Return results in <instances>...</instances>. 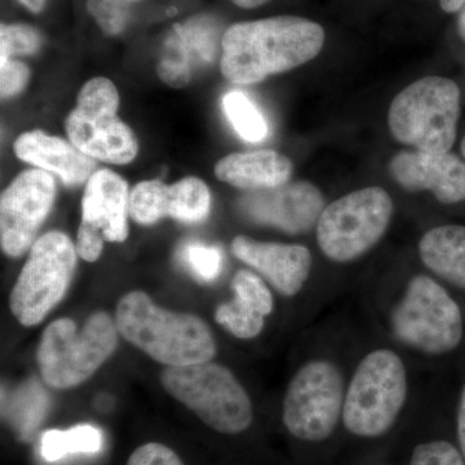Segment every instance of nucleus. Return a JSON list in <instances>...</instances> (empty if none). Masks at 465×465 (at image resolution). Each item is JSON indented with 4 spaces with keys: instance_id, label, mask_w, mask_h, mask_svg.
Masks as SVG:
<instances>
[{
    "instance_id": "nucleus-1",
    "label": "nucleus",
    "mask_w": 465,
    "mask_h": 465,
    "mask_svg": "<svg viewBox=\"0 0 465 465\" xmlns=\"http://www.w3.org/2000/svg\"><path fill=\"white\" fill-rule=\"evenodd\" d=\"M320 24L295 16L238 23L222 38L220 69L235 84H256L313 60L324 45Z\"/></svg>"
},
{
    "instance_id": "nucleus-2",
    "label": "nucleus",
    "mask_w": 465,
    "mask_h": 465,
    "mask_svg": "<svg viewBox=\"0 0 465 465\" xmlns=\"http://www.w3.org/2000/svg\"><path fill=\"white\" fill-rule=\"evenodd\" d=\"M115 324L125 341L167 367L210 362L216 354L215 339L202 318L159 308L142 291L119 300Z\"/></svg>"
},
{
    "instance_id": "nucleus-3",
    "label": "nucleus",
    "mask_w": 465,
    "mask_h": 465,
    "mask_svg": "<svg viewBox=\"0 0 465 465\" xmlns=\"http://www.w3.org/2000/svg\"><path fill=\"white\" fill-rule=\"evenodd\" d=\"M409 394L402 358L391 349H375L358 363L345 391L342 424L360 439L384 436L399 420Z\"/></svg>"
},
{
    "instance_id": "nucleus-4",
    "label": "nucleus",
    "mask_w": 465,
    "mask_h": 465,
    "mask_svg": "<svg viewBox=\"0 0 465 465\" xmlns=\"http://www.w3.org/2000/svg\"><path fill=\"white\" fill-rule=\"evenodd\" d=\"M118 332L105 312L92 314L81 330L69 318L54 321L43 332L36 351L43 381L57 390L84 384L114 353Z\"/></svg>"
},
{
    "instance_id": "nucleus-5",
    "label": "nucleus",
    "mask_w": 465,
    "mask_h": 465,
    "mask_svg": "<svg viewBox=\"0 0 465 465\" xmlns=\"http://www.w3.org/2000/svg\"><path fill=\"white\" fill-rule=\"evenodd\" d=\"M460 90L454 81L427 76L391 101L388 124L397 142L433 154L449 153L457 140Z\"/></svg>"
},
{
    "instance_id": "nucleus-6",
    "label": "nucleus",
    "mask_w": 465,
    "mask_h": 465,
    "mask_svg": "<svg viewBox=\"0 0 465 465\" xmlns=\"http://www.w3.org/2000/svg\"><path fill=\"white\" fill-rule=\"evenodd\" d=\"M397 341L427 356H445L464 338V316L457 300L433 278L412 277L391 314Z\"/></svg>"
},
{
    "instance_id": "nucleus-7",
    "label": "nucleus",
    "mask_w": 465,
    "mask_h": 465,
    "mask_svg": "<svg viewBox=\"0 0 465 465\" xmlns=\"http://www.w3.org/2000/svg\"><path fill=\"white\" fill-rule=\"evenodd\" d=\"M162 387L194 412L208 427L223 434H240L253 420L252 402L231 370L213 362L166 367Z\"/></svg>"
},
{
    "instance_id": "nucleus-8",
    "label": "nucleus",
    "mask_w": 465,
    "mask_h": 465,
    "mask_svg": "<svg viewBox=\"0 0 465 465\" xmlns=\"http://www.w3.org/2000/svg\"><path fill=\"white\" fill-rule=\"evenodd\" d=\"M393 210L391 195L379 186L349 193L324 207L317 224L318 246L333 262H354L384 237Z\"/></svg>"
},
{
    "instance_id": "nucleus-9",
    "label": "nucleus",
    "mask_w": 465,
    "mask_h": 465,
    "mask_svg": "<svg viewBox=\"0 0 465 465\" xmlns=\"http://www.w3.org/2000/svg\"><path fill=\"white\" fill-rule=\"evenodd\" d=\"M119 101L114 84L99 76L85 82L67 115V139L94 161L127 164L139 153L134 131L118 116Z\"/></svg>"
},
{
    "instance_id": "nucleus-10",
    "label": "nucleus",
    "mask_w": 465,
    "mask_h": 465,
    "mask_svg": "<svg viewBox=\"0 0 465 465\" xmlns=\"http://www.w3.org/2000/svg\"><path fill=\"white\" fill-rule=\"evenodd\" d=\"M78 252L63 232H45L34 242L23 271L9 296V308L23 326L41 323L66 295Z\"/></svg>"
},
{
    "instance_id": "nucleus-11",
    "label": "nucleus",
    "mask_w": 465,
    "mask_h": 465,
    "mask_svg": "<svg viewBox=\"0 0 465 465\" xmlns=\"http://www.w3.org/2000/svg\"><path fill=\"white\" fill-rule=\"evenodd\" d=\"M341 369L327 360L311 361L291 379L283 399L282 420L291 436L323 442L342 419L345 400Z\"/></svg>"
},
{
    "instance_id": "nucleus-12",
    "label": "nucleus",
    "mask_w": 465,
    "mask_h": 465,
    "mask_svg": "<svg viewBox=\"0 0 465 465\" xmlns=\"http://www.w3.org/2000/svg\"><path fill=\"white\" fill-rule=\"evenodd\" d=\"M130 191L124 177L114 171H96L82 198V222L76 232V252L88 262L103 253L104 241L121 243L128 237Z\"/></svg>"
},
{
    "instance_id": "nucleus-13",
    "label": "nucleus",
    "mask_w": 465,
    "mask_h": 465,
    "mask_svg": "<svg viewBox=\"0 0 465 465\" xmlns=\"http://www.w3.org/2000/svg\"><path fill=\"white\" fill-rule=\"evenodd\" d=\"M56 182L47 171L34 168L18 174L0 198V243L3 252L20 258L32 249L36 234L56 201Z\"/></svg>"
},
{
    "instance_id": "nucleus-14",
    "label": "nucleus",
    "mask_w": 465,
    "mask_h": 465,
    "mask_svg": "<svg viewBox=\"0 0 465 465\" xmlns=\"http://www.w3.org/2000/svg\"><path fill=\"white\" fill-rule=\"evenodd\" d=\"M324 198L309 182L287 183L273 189L247 193L240 200L243 215L256 224L273 226L289 234H302L317 226Z\"/></svg>"
},
{
    "instance_id": "nucleus-15",
    "label": "nucleus",
    "mask_w": 465,
    "mask_h": 465,
    "mask_svg": "<svg viewBox=\"0 0 465 465\" xmlns=\"http://www.w3.org/2000/svg\"><path fill=\"white\" fill-rule=\"evenodd\" d=\"M391 177L407 192H432L443 204L465 201V162L451 153H399L390 164Z\"/></svg>"
},
{
    "instance_id": "nucleus-16",
    "label": "nucleus",
    "mask_w": 465,
    "mask_h": 465,
    "mask_svg": "<svg viewBox=\"0 0 465 465\" xmlns=\"http://www.w3.org/2000/svg\"><path fill=\"white\" fill-rule=\"evenodd\" d=\"M232 252L287 298L302 290L313 264L311 251L302 244L260 242L244 235L232 240Z\"/></svg>"
},
{
    "instance_id": "nucleus-17",
    "label": "nucleus",
    "mask_w": 465,
    "mask_h": 465,
    "mask_svg": "<svg viewBox=\"0 0 465 465\" xmlns=\"http://www.w3.org/2000/svg\"><path fill=\"white\" fill-rule=\"evenodd\" d=\"M15 154L39 170L56 174L69 188L82 185L96 173V161L74 143L35 130L24 133L14 143Z\"/></svg>"
},
{
    "instance_id": "nucleus-18",
    "label": "nucleus",
    "mask_w": 465,
    "mask_h": 465,
    "mask_svg": "<svg viewBox=\"0 0 465 465\" xmlns=\"http://www.w3.org/2000/svg\"><path fill=\"white\" fill-rule=\"evenodd\" d=\"M292 162L274 150L234 153L220 159L215 176L235 188L255 192L273 189L289 183Z\"/></svg>"
},
{
    "instance_id": "nucleus-19",
    "label": "nucleus",
    "mask_w": 465,
    "mask_h": 465,
    "mask_svg": "<svg viewBox=\"0 0 465 465\" xmlns=\"http://www.w3.org/2000/svg\"><path fill=\"white\" fill-rule=\"evenodd\" d=\"M421 262L440 280L465 290V226H436L419 242Z\"/></svg>"
},
{
    "instance_id": "nucleus-20",
    "label": "nucleus",
    "mask_w": 465,
    "mask_h": 465,
    "mask_svg": "<svg viewBox=\"0 0 465 465\" xmlns=\"http://www.w3.org/2000/svg\"><path fill=\"white\" fill-rule=\"evenodd\" d=\"M103 446V433L90 424L73 427L69 430H51L43 433L41 454L47 461H57L72 454H94Z\"/></svg>"
},
{
    "instance_id": "nucleus-21",
    "label": "nucleus",
    "mask_w": 465,
    "mask_h": 465,
    "mask_svg": "<svg viewBox=\"0 0 465 465\" xmlns=\"http://www.w3.org/2000/svg\"><path fill=\"white\" fill-rule=\"evenodd\" d=\"M211 202L206 183L198 177H185L170 186L168 217L183 224H198L210 215Z\"/></svg>"
},
{
    "instance_id": "nucleus-22",
    "label": "nucleus",
    "mask_w": 465,
    "mask_h": 465,
    "mask_svg": "<svg viewBox=\"0 0 465 465\" xmlns=\"http://www.w3.org/2000/svg\"><path fill=\"white\" fill-rule=\"evenodd\" d=\"M173 29L179 34L183 47L188 51L193 65L213 63L219 45V24L215 18L200 15L189 18L185 24H176Z\"/></svg>"
},
{
    "instance_id": "nucleus-23",
    "label": "nucleus",
    "mask_w": 465,
    "mask_h": 465,
    "mask_svg": "<svg viewBox=\"0 0 465 465\" xmlns=\"http://www.w3.org/2000/svg\"><path fill=\"white\" fill-rule=\"evenodd\" d=\"M223 109L242 139L249 143H262L268 137L269 128L264 115L243 92H228L223 97Z\"/></svg>"
},
{
    "instance_id": "nucleus-24",
    "label": "nucleus",
    "mask_w": 465,
    "mask_h": 465,
    "mask_svg": "<svg viewBox=\"0 0 465 465\" xmlns=\"http://www.w3.org/2000/svg\"><path fill=\"white\" fill-rule=\"evenodd\" d=\"M170 186L161 180L142 182L130 193V216L137 224L150 226L168 217Z\"/></svg>"
},
{
    "instance_id": "nucleus-25",
    "label": "nucleus",
    "mask_w": 465,
    "mask_h": 465,
    "mask_svg": "<svg viewBox=\"0 0 465 465\" xmlns=\"http://www.w3.org/2000/svg\"><path fill=\"white\" fill-rule=\"evenodd\" d=\"M193 65L188 51L183 47L179 34L170 33L159 58L157 72L163 84L173 88H183L191 82Z\"/></svg>"
},
{
    "instance_id": "nucleus-26",
    "label": "nucleus",
    "mask_w": 465,
    "mask_h": 465,
    "mask_svg": "<svg viewBox=\"0 0 465 465\" xmlns=\"http://www.w3.org/2000/svg\"><path fill=\"white\" fill-rule=\"evenodd\" d=\"M180 262L195 281L211 283L222 273L224 253L220 247L207 246L200 241H191L180 250Z\"/></svg>"
},
{
    "instance_id": "nucleus-27",
    "label": "nucleus",
    "mask_w": 465,
    "mask_h": 465,
    "mask_svg": "<svg viewBox=\"0 0 465 465\" xmlns=\"http://www.w3.org/2000/svg\"><path fill=\"white\" fill-rule=\"evenodd\" d=\"M232 290L237 304L246 311L266 317L273 312L274 300L271 290L264 281L252 273V272L242 269L235 273L232 281Z\"/></svg>"
},
{
    "instance_id": "nucleus-28",
    "label": "nucleus",
    "mask_w": 465,
    "mask_h": 465,
    "mask_svg": "<svg viewBox=\"0 0 465 465\" xmlns=\"http://www.w3.org/2000/svg\"><path fill=\"white\" fill-rule=\"evenodd\" d=\"M215 320L220 326L242 341L256 338L265 326V317L246 311L232 299L217 307Z\"/></svg>"
},
{
    "instance_id": "nucleus-29",
    "label": "nucleus",
    "mask_w": 465,
    "mask_h": 465,
    "mask_svg": "<svg viewBox=\"0 0 465 465\" xmlns=\"http://www.w3.org/2000/svg\"><path fill=\"white\" fill-rule=\"evenodd\" d=\"M139 0H88L87 9L106 35L121 34L127 26L131 9Z\"/></svg>"
},
{
    "instance_id": "nucleus-30",
    "label": "nucleus",
    "mask_w": 465,
    "mask_h": 465,
    "mask_svg": "<svg viewBox=\"0 0 465 465\" xmlns=\"http://www.w3.org/2000/svg\"><path fill=\"white\" fill-rule=\"evenodd\" d=\"M42 38L34 27L15 24L0 29V61L15 56H29L41 48Z\"/></svg>"
},
{
    "instance_id": "nucleus-31",
    "label": "nucleus",
    "mask_w": 465,
    "mask_h": 465,
    "mask_svg": "<svg viewBox=\"0 0 465 465\" xmlns=\"http://www.w3.org/2000/svg\"><path fill=\"white\" fill-rule=\"evenodd\" d=\"M409 465H465L458 446L445 440L419 443L412 451Z\"/></svg>"
},
{
    "instance_id": "nucleus-32",
    "label": "nucleus",
    "mask_w": 465,
    "mask_h": 465,
    "mask_svg": "<svg viewBox=\"0 0 465 465\" xmlns=\"http://www.w3.org/2000/svg\"><path fill=\"white\" fill-rule=\"evenodd\" d=\"M30 78V70L21 61L8 58L0 61V94L2 99H11L23 92Z\"/></svg>"
},
{
    "instance_id": "nucleus-33",
    "label": "nucleus",
    "mask_w": 465,
    "mask_h": 465,
    "mask_svg": "<svg viewBox=\"0 0 465 465\" xmlns=\"http://www.w3.org/2000/svg\"><path fill=\"white\" fill-rule=\"evenodd\" d=\"M127 465H183L179 455L162 443L150 442L140 446L128 459Z\"/></svg>"
},
{
    "instance_id": "nucleus-34",
    "label": "nucleus",
    "mask_w": 465,
    "mask_h": 465,
    "mask_svg": "<svg viewBox=\"0 0 465 465\" xmlns=\"http://www.w3.org/2000/svg\"><path fill=\"white\" fill-rule=\"evenodd\" d=\"M457 439L458 448L465 459V382L459 396L457 410Z\"/></svg>"
},
{
    "instance_id": "nucleus-35",
    "label": "nucleus",
    "mask_w": 465,
    "mask_h": 465,
    "mask_svg": "<svg viewBox=\"0 0 465 465\" xmlns=\"http://www.w3.org/2000/svg\"><path fill=\"white\" fill-rule=\"evenodd\" d=\"M440 5L446 14H455L465 7V0H440Z\"/></svg>"
},
{
    "instance_id": "nucleus-36",
    "label": "nucleus",
    "mask_w": 465,
    "mask_h": 465,
    "mask_svg": "<svg viewBox=\"0 0 465 465\" xmlns=\"http://www.w3.org/2000/svg\"><path fill=\"white\" fill-rule=\"evenodd\" d=\"M232 5L244 9L258 8L260 5H265L269 0H231Z\"/></svg>"
},
{
    "instance_id": "nucleus-37",
    "label": "nucleus",
    "mask_w": 465,
    "mask_h": 465,
    "mask_svg": "<svg viewBox=\"0 0 465 465\" xmlns=\"http://www.w3.org/2000/svg\"><path fill=\"white\" fill-rule=\"evenodd\" d=\"M21 5H25L29 11L34 12V14H38L41 12L43 8H45V2L47 0H18Z\"/></svg>"
},
{
    "instance_id": "nucleus-38",
    "label": "nucleus",
    "mask_w": 465,
    "mask_h": 465,
    "mask_svg": "<svg viewBox=\"0 0 465 465\" xmlns=\"http://www.w3.org/2000/svg\"><path fill=\"white\" fill-rule=\"evenodd\" d=\"M458 32L465 41V8H463L460 16L458 18Z\"/></svg>"
},
{
    "instance_id": "nucleus-39",
    "label": "nucleus",
    "mask_w": 465,
    "mask_h": 465,
    "mask_svg": "<svg viewBox=\"0 0 465 465\" xmlns=\"http://www.w3.org/2000/svg\"><path fill=\"white\" fill-rule=\"evenodd\" d=\"M461 153H463V157L465 159V137L463 139V143H461Z\"/></svg>"
}]
</instances>
